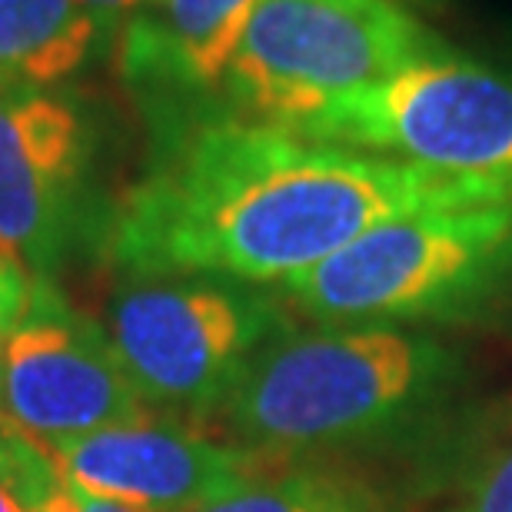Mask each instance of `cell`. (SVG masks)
<instances>
[{"instance_id": "1", "label": "cell", "mask_w": 512, "mask_h": 512, "mask_svg": "<svg viewBox=\"0 0 512 512\" xmlns=\"http://www.w3.org/2000/svg\"><path fill=\"white\" fill-rule=\"evenodd\" d=\"M512 187L453 177L227 110L180 130L110 223L127 273L286 283L409 213L509 203Z\"/></svg>"}, {"instance_id": "2", "label": "cell", "mask_w": 512, "mask_h": 512, "mask_svg": "<svg viewBox=\"0 0 512 512\" xmlns=\"http://www.w3.org/2000/svg\"><path fill=\"white\" fill-rule=\"evenodd\" d=\"M443 373V350L396 326L283 330L247 363L210 426L280 459L353 443L406 416Z\"/></svg>"}, {"instance_id": "3", "label": "cell", "mask_w": 512, "mask_h": 512, "mask_svg": "<svg viewBox=\"0 0 512 512\" xmlns=\"http://www.w3.org/2000/svg\"><path fill=\"white\" fill-rule=\"evenodd\" d=\"M512 286V200L423 210L363 233L283 283L323 326H393L459 313Z\"/></svg>"}, {"instance_id": "4", "label": "cell", "mask_w": 512, "mask_h": 512, "mask_svg": "<svg viewBox=\"0 0 512 512\" xmlns=\"http://www.w3.org/2000/svg\"><path fill=\"white\" fill-rule=\"evenodd\" d=\"M446 50L399 0H260L220 94L233 117L300 133L333 100Z\"/></svg>"}, {"instance_id": "5", "label": "cell", "mask_w": 512, "mask_h": 512, "mask_svg": "<svg viewBox=\"0 0 512 512\" xmlns=\"http://www.w3.org/2000/svg\"><path fill=\"white\" fill-rule=\"evenodd\" d=\"M100 326L150 413L203 429L260 346L290 330L250 283L183 273H127Z\"/></svg>"}, {"instance_id": "6", "label": "cell", "mask_w": 512, "mask_h": 512, "mask_svg": "<svg viewBox=\"0 0 512 512\" xmlns=\"http://www.w3.org/2000/svg\"><path fill=\"white\" fill-rule=\"evenodd\" d=\"M300 133L512 187V74L446 50L333 100Z\"/></svg>"}, {"instance_id": "7", "label": "cell", "mask_w": 512, "mask_h": 512, "mask_svg": "<svg viewBox=\"0 0 512 512\" xmlns=\"http://www.w3.org/2000/svg\"><path fill=\"white\" fill-rule=\"evenodd\" d=\"M0 413L47 446L153 416L104 326L44 276L30 283L0 363Z\"/></svg>"}, {"instance_id": "8", "label": "cell", "mask_w": 512, "mask_h": 512, "mask_svg": "<svg viewBox=\"0 0 512 512\" xmlns=\"http://www.w3.org/2000/svg\"><path fill=\"white\" fill-rule=\"evenodd\" d=\"M94 130L77 100L0 87V253L50 280L87 223Z\"/></svg>"}, {"instance_id": "9", "label": "cell", "mask_w": 512, "mask_h": 512, "mask_svg": "<svg viewBox=\"0 0 512 512\" xmlns=\"http://www.w3.org/2000/svg\"><path fill=\"white\" fill-rule=\"evenodd\" d=\"M54 456L67 483L140 512H193L276 463L167 416L67 439L54 446Z\"/></svg>"}, {"instance_id": "10", "label": "cell", "mask_w": 512, "mask_h": 512, "mask_svg": "<svg viewBox=\"0 0 512 512\" xmlns=\"http://www.w3.org/2000/svg\"><path fill=\"white\" fill-rule=\"evenodd\" d=\"M260 0H147L120 30V70L160 97L220 90Z\"/></svg>"}, {"instance_id": "11", "label": "cell", "mask_w": 512, "mask_h": 512, "mask_svg": "<svg viewBox=\"0 0 512 512\" xmlns=\"http://www.w3.org/2000/svg\"><path fill=\"white\" fill-rule=\"evenodd\" d=\"M100 40L80 0H0V87L50 90Z\"/></svg>"}, {"instance_id": "12", "label": "cell", "mask_w": 512, "mask_h": 512, "mask_svg": "<svg viewBox=\"0 0 512 512\" xmlns=\"http://www.w3.org/2000/svg\"><path fill=\"white\" fill-rule=\"evenodd\" d=\"M193 512H386L370 486L313 466H266Z\"/></svg>"}, {"instance_id": "13", "label": "cell", "mask_w": 512, "mask_h": 512, "mask_svg": "<svg viewBox=\"0 0 512 512\" xmlns=\"http://www.w3.org/2000/svg\"><path fill=\"white\" fill-rule=\"evenodd\" d=\"M60 483L64 473H60L54 446L0 413V486L24 509L40 512Z\"/></svg>"}, {"instance_id": "14", "label": "cell", "mask_w": 512, "mask_h": 512, "mask_svg": "<svg viewBox=\"0 0 512 512\" xmlns=\"http://www.w3.org/2000/svg\"><path fill=\"white\" fill-rule=\"evenodd\" d=\"M446 512H512V439L486 459L459 503Z\"/></svg>"}, {"instance_id": "15", "label": "cell", "mask_w": 512, "mask_h": 512, "mask_svg": "<svg viewBox=\"0 0 512 512\" xmlns=\"http://www.w3.org/2000/svg\"><path fill=\"white\" fill-rule=\"evenodd\" d=\"M30 283H34V276L20 263L10 260V256L0 253V363H4L10 333H14L20 313H24V306H27Z\"/></svg>"}, {"instance_id": "16", "label": "cell", "mask_w": 512, "mask_h": 512, "mask_svg": "<svg viewBox=\"0 0 512 512\" xmlns=\"http://www.w3.org/2000/svg\"><path fill=\"white\" fill-rule=\"evenodd\" d=\"M40 512H140V509L87 493V489L67 483V476H64V483L54 489V496H50L47 503L40 506Z\"/></svg>"}, {"instance_id": "17", "label": "cell", "mask_w": 512, "mask_h": 512, "mask_svg": "<svg viewBox=\"0 0 512 512\" xmlns=\"http://www.w3.org/2000/svg\"><path fill=\"white\" fill-rule=\"evenodd\" d=\"M87 7V14L94 17L97 34L107 37L114 30H124L130 24V17L147 4V0H80Z\"/></svg>"}, {"instance_id": "18", "label": "cell", "mask_w": 512, "mask_h": 512, "mask_svg": "<svg viewBox=\"0 0 512 512\" xmlns=\"http://www.w3.org/2000/svg\"><path fill=\"white\" fill-rule=\"evenodd\" d=\"M0 512H30V509H24V506H20L17 499L10 496L4 486H0Z\"/></svg>"}, {"instance_id": "19", "label": "cell", "mask_w": 512, "mask_h": 512, "mask_svg": "<svg viewBox=\"0 0 512 512\" xmlns=\"http://www.w3.org/2000/svg\"><path fill=\"white\" fill-rule=\"evenodd\" d=\"M409 4L426 7V10H443L446 4H453V0H409Z\"/></svg>"}]
</instances>
